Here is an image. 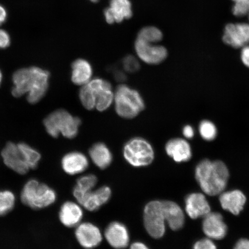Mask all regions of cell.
I'll use <instances>...</instances> for the list:
<instances>
[{
    "instance_id": "6da1fadb",
    "label": "cell",
    "mask_w": 249,
    "mask_h": 249,
    "mask_svg": "<svg viewBox=\"0 0 249 249\" xmlns=\"http://www.w3.org/2000/svg\"><path fill=\"white\" fill-rule=\"evenodd\" d=\"M49 73L38 67L23 68L13 76L14 87L12 93L15 97L27 95L31 104L38 103L45 96L48 89Z\"/></svg>"
},
{
    "instance_id": "7a4b0ae2",
    "label": "cell",
    "mask_w": 249,
    "mask_h": 249,
    "mask_svg": "<svg viewBox=\"0 0 249 249\" xmlns=\"http://www.w3.org/2000/svg\"><path fill=\"white\" fill-rule=\"evenodd\" d=\"M195 177L202 191L207 195L214 196L225 191L229 171L222 161L204 160L196 167Z\"/></svg>"
},
{
    "instance_id": "3957f363",
    "label": "cell",
    "mask_w": 249,
    "mask_h": 249,
    "mask_svg": "<svg viewBox=\"0 0 249 249\" xmlns=\"http://www.w3.org/2000/svg\"><path fill=\"white\" fill-rule=\"evenodd\" d=\"M22 203L33 210L51 206L57 199L53 189L36 179H30L24 185L20 195Z\"/></svg>"
},
{
    "instance_id": "277c9868",
    "label": "cell",
    "mask_w": 249,
    "mask_h": 249,
    "mask_svg": "<svg viewBox=\"0 0 249 249\" xmlns=\"http://www.w3.org/2000/svg\"><path fill=\"white\" fill-rule=\"evenodd\" d=\"M43 123L47 132L53 138L61 134L65 138L73 139L79 132L81 120L66 110H58L49 115Z\"/></svg>"
},
{
    "instance_id": "5b68a950",
    "label": "cell",
    "mask_w": 249,
    "mask_h": 249,
    "mask_svg": "<svg viewBox=\"0 0 249 249\" xmlns=\"http://www.w3.org/2000/svg\"><path fill=\"white\" fill-rule=\"evenodd\" d=\"M117 113L121 117L133 118L144 110V101L136 90L126 85L117 87L114 94Z\"/></svg>"
},
{
    "instance_id": "8992f818",
    "label": "cell",
    "mask_w": 249,
    "mask_h": 249,
    "mask_svg": "<svg viewBox=\"0 0 249 249\" xmlns=\"http://www.w3.org/2000/svg\"><path fill=\"white\" fill-rule=\"evenodd\" d=\"M123 154L127 162L135 167L148 166L155 157L152 145L147 140L139 138L132 139L124 145Z\"/></svg>"
},
{
    "instance_id": "52a82bcc",
    "label": "cell",
    "mask_w": 249,
    "mask_h": 249,
    "mask_svg": "<svg viewBox=\"0 0 249 249\" xmlns=\"http://www.w3.org/2000/svg\"><path fill=\"white\" fill-rule=\"evenodd\" d=\"M144 224L146 230L152 238L160 239L163 236L166 232V220L161 201H152L145 205Z\"/></svg>"
},
{
    "instance_id": "ba28073f",
    "label": "cell",
    "mask_w": 249,
    "mask_h": 249,
    "mask_svg": "<svg viewBox=\"0 0 249 249\" xmlns=\"http://www.w3.org/2000/svg\"><path fill=\"white\" fill-rule=\"evenodd\" d=\"M73 196L81 206L89 211H95L110 200L111 191L108 186H103L96 191L83 192L73 189Z\"/></svg>"
},
{
    "instance_id": "9c48e42d",
    "label": "cell",
    "mask_w": 249,
    "mask_h": 249,
    "mask_svg": "<svg viewBox=\"0 0 249 249\" xmlns=\"http://www.w3.org/2000/svg\"><path fill=\"white\" fill-rule=\"evenodd\" d=\"M95 99V108L104 111L110 107L114 99L110 83L102 79H95L88 83Z\"/></svg>"
},
{
    "instance_id": "30bf717a",
    "label": "cell",
    "mask_w": 249,
    "mask_h": 249,
    "mask_svg": "<svg viewBox=\"0 0 249 249\" xmlns=\"http://www.w3.org/2000/svg\"><path fill=\"white\" fill-rule=\"evenodd\" d=\"M135 50L139 58L149 64H160L167 56V51L164 47L139 39L135 42Z\"/></svg>"
},
{
    "instance_id": "8fae6325",
    "label": "cell",
    "mask_w": 249,
    "mask_h": 249,
    "mask_svg": "<svg viewBox=\"0 0 249 249\" xmlns=\"http://www.w3.org/2000/svg\"><path fill=\"white\" fill-rule=\"evenodd\" d=\"M1 157L6 166L17 174L24 175L30 170L25 162L18 144L15 143L9 142L6 144L1 152Z\"/></svg>"
},
{
    "instance_id": "7c38bea8",
    "label": "cell",
    "mask_w": 249,
    "mask_h": 249,
    "mask_svg": "<svg viewBox=\"0 0 249 249\" xmlns=\"http://www.w3.org/2000/svg\"><path fill=\"white\" fill-rule=\"evenodd\" d=\"M75 236L79 244L86 249L97 247L102 241L100 230L91 223H80L76 227Z\"/></svg>"
},
{
    "instance_id": "4fadbf2b",
    "label": "cell",
    "mask_w": 249,
    "mask_h": 249,
    "mask_svg": "<svg viewBox=\"0 0 249 249\" xmlns=\"http://www.w3.org/2000/svg\"><path fill=\"white\" fill-rule=\"evenodd\" d=\"M224 42L238 49L249 43V25L248 24H229L226 26L223 37Z\"/></svg>"
},
{
    "instance_id": "5bb4252c",
    "label": "cell",
    "mask_w": 249,
    "mask_h": 249,
    "mask_svg": "<svg viewBox=\"0 0 249 249\" xmlns=\"http://www.w3.org/2000/svg\"><path fill=\"white\" fill-rule=\"evenodd\" d=\"M203 218L202 230L208 238L220 240L225 237L227 226L222 214L211 212Z\"/></svg>"
},
{
    "instance_id": "9a60e30c",
    "label": "cell",
    "mask_w": 249,
    "mask_h": 249,
    "mask_svg": "<svg viewBox=\"0 0 249 249\" xmlns=\"http://www.w3.org/2000/svg\"><path fill=\"white\" fill-rule=\"evenodd\" d=\"M105 236L109 245L114 249H123L129 245L128 230L120 222L111 223L105 230Z\"/></svg>"
},
{
    "instance_id": "2e32d148",
    "label": "cell",
    "mask_w": 249,
    "mask_h": 249,
    "mask_svg": "<svg viewBox=\"0 0 249 249\" xmlns=\"http://www.w3.org/2000/svg\"><path fill=\"white\" fill-rule=\"evenodd\" d=\"M185 210L190 217L196 219L211 213V207L204 195L194 193L185 199Z\"/></svg>"
},
{
    "instance_id": "e0dca14e",
    "label": "cell",
    "mask_w": 249,
    "mask_h": 249,
    "mask_svg": "<svg viewBox=\"0 0 249 249\" xmlns=\"http://www.w3.org/2000/svg\"><path fill=\"white\" fill-rule=\"evenodd\" d=\"M105 16L108 24L120 23L124 18L132 17L131 4L129 0H111L110 7L106 9Z\"/></svg>"
},
{
    "instance_id": "ac0fdd59",
    "label": "cell",
    "mask_w": 249,
    "mask_h": 249,
    "mask_svg": "<svg viewBox=\"0 0 249 249\" xmlns=\"http://www.w3.org/2000/svg\"><path fill=\"white\" fill-rule=\"evenodd\" d=\"M89 161L85 155L79 152H70L62 159V169L68 175L82 173L89 167Z\"/></svg>"
},
{
    "instance_id": "d6986e66",
    "label": "cell",
    "mask_w": 249,
    "mask_h": 249,
    "mask_svg": "<svg viewBox=\"0 0 249 249\" xmlns=\"http://www.w3.org/2000/svg\"><path fill=\"white\" fill-rule=\"evenodd\" d=\"M219 201L224 210L238 215L244 209L247 198L239 190L223 192L220 195Z\"/></svg>"
},
{
    "instance_id": "ffe728a7",
    "label": "cell",
    "mask_w": 249,
    "mask_h": 249,
    "mask_svg": "<svg viewBox=\"0 0 249 249\" xmlns=\"http://www.w3.org/2000/svg\"><path fill=\"white\" fill-rule=\"evenodd\" d=\"M83 212L79 204L73 201L65 202L59 212L61 223L67 227H77L83 219Z\"/></svg>"
},
{
    "instance_id": "44dd1931",
    "label": "cell",
    "mask_w": 249,
    "mask_h": 249,
    "mask_svg": "<svg viewBox=\"0 0 249 249\" xmlns=\"http://www.w3.org/2000/svg\"><path fill=\"white\" fill-rule=\"evenodd\" d=\"M168 155L177 163L188 161L192 158V150L188 142L179 138L173 139L166 145Z\"/></svg>"
},
{
    "instance_id": "7402d4cb",
    "label": "cell",
    "mask_w": 249,
    "mask_h": 249,
    "mask_svg": "<svg viewBox=\"0 0 249 249\" xmlns=\"http://www.w3.org/2000/svg\"><path fill=\"white\" fill-rule=\"evenodd\" d=\"M162 207L166 222L171 229L177 231L185 223L184 213L178 204L173 201H163Z\"/></svg>"
},
{
    "instance_id": "603a6c76",
    "label": "cell",
    "mask_w": 249,
    "mask_h": 249,
    "mask_svg": "<svg viewBox=\"0 0 249 249\" xmlns=\"http://www.w3.org/2000/svg\"><path fill=\"white\" fill-rule=\"evenodd\" d=\"M71 80L78 86L86 85L91 80L92 68L89 62L83 59H78L72 64Z\"/></svg>"
},
{
    "instance_id": "cb8c5ba5",
    "label": "cell",
    "mask_w": 249,
    "mask_h": 249,
    "mask_svg": "<svg viewBox=\"0 0 249 249\" xmlns=\"http://www.w3.org/2000/svg\"><path fill=\"white\" fill-rule=\"evenodd\" d=\"M89 154L93 162L101 169H107L113 160L110 149L104 143L98 142L93 145L89 149Z\"/></svg>"
},
{
    "instance_id": "d4e9b609",
    "label": "cell",
    "mask_w": 249,
    "mask_h": 249,
    "mask_svg": "<svg viewBox=\"0 0 249 249\" xmlns=\"http://www.w3.org/2000/svg\"><path fill=\"white\" fill-rule=\"evenodd\" d=\"M25 162L31 169H35L38 166L41 156L35 149L30 147L26 143L18 144Z\"/></svg>"
},
{
    "instance_id": "484cf974",
    "label": "cell",
    "mask_w": 249,
    "mask_h": 249,
    "mask_svg": "<svg viewBox=\"0 0 249 249\" xmlns=\"http://www.w3.org/2000/svg\"><path fill=\"white\" fill-rule=\"evenodd\" d=\"M16 197L13 192L8 190L0 191V216H3L14 209Z\"/></svg>"
},
{
    "instance_id": "4316f807",
    "label": "cell",
    "mask_w": 249,
    "mask_h": 249,
    "mask_svg": "<svg viewBox=\"0 0 249 249\" xmlns=\"http://www.w3.org/2000/svg\"><path fill=\"white\" fill-rule=\"evenodd\" d=\"M162 38V33L157 28L147 27L140 30L137 39L143 41L156 43L160 41Z\"/></svg>"
},
{
    "instance_id": "83f0119b",
    "label": "cell",
    "mask_w": 249,
    "mask_h": 249,
    "mask_svg": "<svg viewBox=\"0 0 249 249\" xmlns=\"http://www.w3.org/2000/svg\"><path fill=\"white\" fill-rule=\"evenodd\" d=\"M79 97L84 107L87 110L95 108L96 102L94 96L89 84L83 86L80 90Z\"/></svg>"
},
{
    "instance_id": "f1b7e54d",
    "label": "cell",
    "mask_w": 249,
    "mask_h": 249,
    "mask_svg": "<svg viewBox=\"0 0 249 249\" xmlns=\"http://www.w3.org/2000/svg\"><path fill=\"white\" fill-rule=\"evenodd\" d=\"M97 182L98 179L95 176L89 174V175L83 176L78 179L74 189L83 192L91 191Z\"/></svg>"
},
{
    "instance_id": "f546056e",
    "label": "cell",
    "mask_w": 249,
    "mask_h": 249,
    "mask_svg": "<svg viewBox=\"0 0 249 249\" xmlns=\"http://www.w3.org/2000/svg\"><path fill=\"white\" fill-rule=\"evenodd\" d=\"M199 130L202 138L207 141H211L216 138L217 129L211 121H202L199 126Z\"/></svg>"
},
{
    "instance_id": "4dcf8cb0",
    "label": "cell",
    "mask_w": 249,
    "mask_h": 249,
    "mask_svg": "<svg viewBox=\"0 0 249 249\" xmlns=\"http://www.w3.org/2000/svg\"><path fill=\"white\" fill-rule=\"evenodd\" d=\"M235 2L232 8L233 14L236 17H244L249 13V0H232Z\"/></svg>"
},
{
    "instance_id": "1f68e13d",
    "label": "cell",
    "mask_w": 249,
    "mask_h": 249,
    "mask_svg": "<svg viewBox=\"0 0 249 249\" xmlns=\"http://www.w3.org/2000/svg\"><path fill=\"white\" fill-rule=\"evenodd\" d=\"M123 67L127 72L133 73L139 70L140 64L135 57L128 55L124 59Z\"/></svg>"
},
{
    "instance_id": "d6a6232c",
    "label": "cell",
    "mask_w": 249,
    "mask_h": 249,
    "mask_svg": "<svg viewBox=\"0 0 249 249\" xmlns=\"http://www.w3.org/2000/svg\"><path fill=\"white\" fill-rule=\"evenodd\" d=\"M194 249H217L216 246L210 238L202 239L194 245Z\"/></svg>"
},
{
    "instance_id": "836d02e7",
    "label": "cell",
    "mask_w": 249,
    "mask_h": 249,
    "mask_svg": "<svg viewBox=\"0 0 249 249\" xmlns=\"http://www.w3.org/2000/svg\"><path fill=\"white\" fill-rule=\"evenodd\" d=\"M10 36L7 31L0 29V49H5L10 45Z\"/></svg>"
},
{
    "instance_id": "e575fe53",
    "label": "cell",
    "mask_w": 249,
    "mask_h": 249,
    "mask_svg": "<svg viewBox=\"0 0 249 249\" xmlns=\"http://www.w3.org/2000/svg\"><path fill=\"white\" fill-rule=\"evenodd\" d=\"M241 60L245 66L249 68V46H246L243 48L241 52Z\"/></svg>"
},
{
    "instance_id": "d590c367",
    "label": "cell",
    "mask_w": 249,
    "mask_h": 249,
    "mask_svg": "<svg viewBox=\"0 0 249 249\" xmlns=\"http://www.w3.org/2000/svg\"><path fill=\"white\" fill-rule=\"evenodd\" d=\"M233 249H249V239H239V240L236 242Z\"/></svg>"
},
{
    "instance_id": "8d00e7d4",
    "label": "cell",
    "mask_w": 249,
    "mask_h": 249,
    "mask_svg": "<svg viewBox=\"0 0 249 249\" xmlns=\"http://www.w3.org/2000/svg\"><path fill=\"white\" fill-rule=\"evenodd\" d=\"M183 136L187 139H192L195 135L194 129L191 126L186 125L183 129Z\"/></svg>"
},
{
    "instance_id": "74e56055",
    "label": "cell",
    "mask_w": 249,
    "mask_h": 249,
    "mask_svg": "<svg viewBox=\"0 0 249 249\" xmlns=\"http://www.w3.org/2000/svg\"><path fill=\"white\" fill-rule=\"evenodd\" d=\"M7 12L6 9L0 5V26L5 23L7 18Z\"/></svg>"
},
{
    "instance_id": "f35d334b",
    "label": "cell",
    "mask_w": 249,
    "mask_h": 249,
    "mask_svg": "<svg viewBox=\"0 0 249 249\" xmlns=\"http://www.w3.org/2000/svg\"><path fill=\"white\" fill-rule=\"evenodd\" d=\"M130 249H149L144 243L136 242L130 246Z\"/></svg>"
},
{
    "instance_id": "ab89813d",
    "label": "cell",
    "mask_w": 249,
    "mask_h": 249,
    "mask_svg": "<svg viewBox=\"0 0 249 249\" xmlns=\"http://www.w3.org/2000/svg\"><path fill=\"white\" fill-rule=\"evenodd\" d=\"M116 79L118 81H120V82L125 79V75H124L123 72H121V71H118V72L116 73Z\"/></svg>"
},
{
    "instance_id": "60d3db41",
    "label": "cell",
    "mask_w": 249,
    "mask_h": 249,
    "mask_svg": "<svg viewBox=\"0 0 249 249\" xmlns=\"http://www.w3.org/2000/svg\"><path fill=\"white\" fill-rule=\"evenodd\" d=\"M1 80H2V74H1V71H0V84H1Z\"/></svg>"
},
{
    "instance_id": "b9f144b4",
    "label": "cell",
    "mask_w": 249,
    "mask_h": 249,
    "mask_svg": "<svg viewBox=\"0 0 249 249\" xmlns=\"http://www.w3.org/2000/svg\"><path fill=\"white\" fill-rule=\"evenodd\" d=\"M98 1V0H91V1L93 2H96Z\"/></svg>"
}]
</instances>
